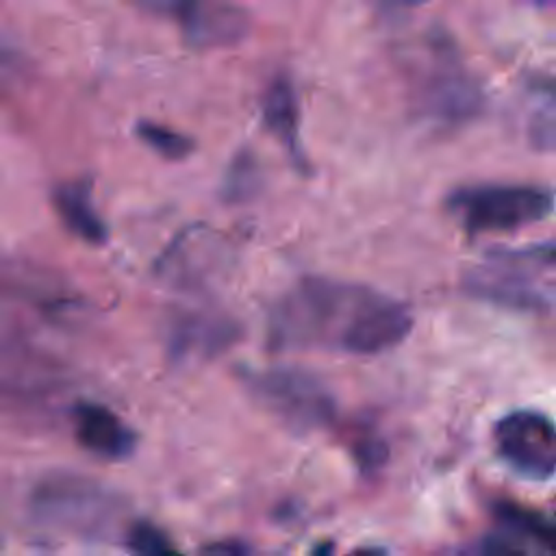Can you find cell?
<instances>
[{
  "instance_id": "cell-3",
  "label": "cell",
  "mask_w": 556,
  "mask_h": 556,
  "mask_svg": "<svg viewBox=\"0 0 556 556\" xmlns=\"http://www.w3.org/2000/svg\"><path fill=\"white\" fill-rule=\"evenodd\" d=\"M248 382L265 410L295 432L319 430L337 413L330 389L304 369L269 367L254 371Z\"/></svg>"
},
{
  "instance_id": "cell-7",
  "label": "cell",
  "mask_w": 556,
  "mask_h": 556,
  "mask_svg": "<svg viewBox=\"0 0 556 556\" xmlns=\"http://www.w3.org/2000/svg\"><path fill=\"white\" fill-rule=\"evenodd\" d=\"M141 9L176 20L189 46L235 43L245 35V13L226 0H132Z\"/></svg>"
},
{
  "instance_id": "cell-8",
  "label": "cell",
  "mask_w": 556,
  "mask_h": 556,
  "mask_svg": "<svg viewBox=\"0 0 556 556\" xmlns=\"http://www.w3.org/2000/svg\"><path fill=\"white\" fill-rule=\"evenodd\" d=\"M74 432L78 443L104 460H122L135 452V432L106 406L78 404L74 408Z\"/></svg>"
},
{
  "instance_id": "cell-15",
  "label": "cell",
  "mask_w": 556,
  "mask_h": 556,
  "mask_svg": "<svg viewBox=\"0 0 556 556\" xmlns=\"http://www.w3.org/2000/svg\"><path fill=\"white\" fill-rule=\"evenodd\" d=\"M502 519L510 528H515L523 534H530L536 541H543L547 545H556V530L549 528L541 517H536L530 510H523V508H517V506H504L502 508Z\"/></svg>"
},
{
  "instance_id": "cell-10",
  "label": "cell",
  "mask_w": 556,
  "mask_h": 556,
  "mask_svg": "<svg viewBox=\"0 0 556 556\" xmlns=\"http://www.w3.org/2000/svg\"><path fill=\"white\" fill-rule=\"evenodd\" d=\"M52 204L59 219L74 237L91 245H102L106 241L109 230L93 204V189L87 178L67 180L54 187Z\"/></svg>"
},
{
  "instance_id": "cell-11",
  "label": "cell",
  "mask_w": 556,
  "mask_h": 556,
  "mask_svg": "<svg viewBox=\"0 0 556 556\" xmlns=\"http://www.w3.org/2000/svg\"><path fill=\"white\" fill-rule=\"evenodd\" d=\"M235 337V328L228 319L215 315L191 313L176 321L172 341L178 352H202L211 354L213 350H222Z\"/></svg>"
},
{
  "instance_id": "cell-6",
  "label": "cell",
  "mask_w": 556,
  "mask_h": 556,
  "mask_svg": "<svg viewBox=\"0 0 556 556\" xmlns=\"http://www.w3.org/2000/svg\"><path fill=\"white\" fill-rule=\"evenodd\" d=\"M495 445L508 467L526 478L543 480L556 471V426L539 413L517 410L502 417Z\"/></svg>"
},
{
  "instance_id": "cell-1",
  "label": "cell",
  "mask_w": 556,
  "mask_h": 556,
  "mask_svg": "<svg viewBox=\"0 0 556 556\" xmlns=\"http://www.w3.org/2000/svg\"><path fill=\"white\" fill-rule=\"evenodd\" d=\"M413 328L408 306L367 285L308 276L274 306V350H337L374 356L400 345Z\"/></svg>"
},
{
  "instance_id": "cell-5",
  "label": "cell",
  "mask_w": 556,
  "mask_h": 556,
  "mask_svg": "<svg viewBox=\"0 0 556 556\" xmlns=\"http://www.w3.org/2000/svg\"><path fill=\"white\" fill-rule=\"evenodd\" d=\"M417 111L434 124L456 126L480 109V89L456 63L450 46L430 41V67L421 72L415 89Z\"/></svg>"
},
{
  "instance_id": "cell-16",
  "label": "cell",
  "mask_w": 556,
  "mask_h": 556,
  "mask_svg": "<svg viewBox=\"0 0 556 556\" xmlns=\"http://www.w3.org/2000/svg\"><path fill=\"white\" fill-rule=\"evenodd\" d=\"M530 135L534 146H541L545 150L556 148V104L545 106L543 111L536 113L530 126Z\"/></svg>"
},
{
  "instance_id": "cell-19",
  "label": "cell",
  "mask_w": 556,
  "mask_h": 556,
  "mask_svg": "<svg viewBox=\"0 0 556 556\" xmlns=\"http://www.w3.org/2000/svg\"><path fill=\"white\" fill-rule=\"evenodd\" d=\"M404 4H419V2H424V0H402Z\"/></svg>"
},
{
  "instance_id": "cell-14",
  "label": "cell",
  "mask_w": 556,
  "mask_h": 556,
  "mask_svg": "<svg viewBox=\"0 0 556 556\" xmlns=\"http://www.w3.org/2000/svg\"><path fill=\"white\" fill-rule=\"evenodd\" d=\"M128 547L132 556H185L161 530L150 523H135L130 528Z\"/></svg>"
},
{
  "instance_id": "cell-13",
  "label": "cell",
  "mask_w": 556,
  "mask_h": 556,
  "mask_svg": "<svg viewBox=\"0 0 556 556\" xmlns=\"http://www.w3.org/2000/svg\"><path fill=\"white\" fill-rule=\"evenodd\" d=\"M258 182L261 174L256 159L248 150H241L228 165L222 195L228 202H243L258 191Z\"/></svg>"
},
{
  "instance_id": "cell-12",
  "label": "cell",
  "mask_w": 556,
  "mask_h": 556,
  "mask_svg": "<svg viewBox=\"0 0 556 556\" xmlns=\"http://www.w3.org/2000/svg\"><path fill=\"white\" fill-rule=\"evenodd\" d=\"M135 135L150 148L154 150L159 156L167 159V161H182L187 159L191 152H193V141L178 132V130H172L163 124H156V122H148V119H141L135 124Z\"/></svg>"
},
{
  "instance_id": "cell-9",
  "label": "cell",
  "mask_w": 556,
  "mask_h": 556,
  "mask_svg": "<svg viewBox=\"0 0 556 556\" xmlns=\"http://www.w3.org/2000/svg\"><path fill=\"white\" fill-rule=\"evenodd\" d=\"M265 128L282 143L295 167L306 169L304 146L300 139V106L293 83L278 74L265 89L261 100Z\"/></svg>"
},
{
  "instance_id": "cell-2",
  "label": "cell",
  "mask_w": 556,
  "mask_h": 556,
  "mask_svg": "<svg viewBox=\"0 0 556 556\" xmlns=\"http://www.w3.org/2000/svg\"><path fill=\"white\" fill-rule=\"evenodd\" d=\"M447 206L467 232H508L547 219L554 195L532 185H471L450 193Z\"/></svg>"
},
{
  "instance_id": "cell-20",
  "label": "cell",
  "mask_w": 556,
  "mask_h": 556,
  "mask_svg": "<svg viewBox=\"0 0 556 556\" xmlns=\"http://www.w3.org/2000/svg\"><path fill=\"white\" fill-rule=\"evenodd\" d=\"M536 2H543V4H554V7H556V0H536Z\"/></svg>"
},
{
  "instance_id": "cell-4",
  "label": "cell",
  "mask_w": 556,
  "mask_h": 556,
  "mask_svg": "<svg viewBox=\"0 0 556 556\" xmlns=\"http://www.w3.org/2000/svg\"><path fill=\"white\" fill-rule=\"evenodd\" d=\"M33 508L39 519L63 530L96 534L113 519L117 502L100 486L74 476H50L33 491Z\"/></svg>"
},
{
  "instance_id": "cell-18",
  "label": "cell",
  "mask_w": 556,
  "mask_h": 556,
  "mask_svg": "<svg viewBox=\"0 0 556 556\" xmlns=\"http://www.w3.org/2000/svg\"><path fill=\"white\" fill-rule=\"evenodd\" d=\"M219 547H222V552L211 554V556H243V547L237 543H222Z\"/></svg>"
},
{
  "instance_id": "cell-17",
  "label": "cell",
  "mask_w": 556,
  "mask_h": 556,
  "mask_svg": "<svg viewBox=\"0 0 556 556\" xmlns=\"http://www.w3.org/2000/svg\"><path fill=\"white\" fill-rule=\"evenodd\" d=\"M486 552H489V556H526L521 549H517L510 543L500 541V539H491L486 543Z\"/></svg>"
}]
</instances>
